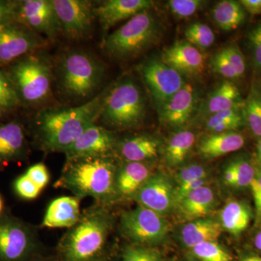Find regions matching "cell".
<instances>
[{
    "label": "cell",
    "instance_id": "obj_1",
    "mask_svg": "<svg viewBox=\"0 0 261 261\" xmlns=\"http://www.w3.org/2000/svg\"><path fill=\"white\" fill-rule=\"evenodd\" d=\"M105 93L106 91L77 107L43 112L38 121L42 147L49 152H65L99 119Z\"/></svg>",
    "mask_w": 261,
    "mask_h": 261
},
{
    "label": "cell",
    "instance_id": "obj_2",
    "mask_svg": "<svg viewBox=\"0 0 261 261\" xmlns=\"http://www.w3.org/2000/svg\"><path fill=\"white\" fill-rule=\"evenodd\" d=\"M117 173L116 163L109 155L67 160L56 187L70 190L80 199L91 197L107 203L118 195Z\"/></svg>",
    "mask_w": 261,
    "mask_h": 261
},
{
    "label": "cell",
    "instance_id": "obj_3",
    "mask_svg": "<svg viewBox=\"0 0 261 261\" xmlns=\"http://www.w3.org/2000/svg\"><path fill=\"white\" fill-rule=\"evenodd\" d=\"M105 75L106 67L102 62L88 51H67L58 62V87L70 100L92 97L102 85Z\"/></svg>",
    "mask_w": 261,
    "mask_h": 261
},
{
    "label": "cell",
    "instance_id": "obj_4",
    "mask_svg": "<svg viewBox=\"0 0 261 261\" xmlns=\"http://www.w3.org/2000/svg\"><path fill=\"white\" fill-rule=\"evenodd\" d=\"M112 226L111 216L95 207L82 216L60 245L62 261H92L102 251Z\"/></svg>",
    "mask_w": 261,
    "mask_h": 261
},
{
    "label": "cell",
    "instance_id": "obj_5",
    "mask_svg": "<svg viewBox=\"0 0 261 261\" xmlns=\"http://www.w3.org/2000/svg\"><path fill=\"white\" fill-rule=\"evenodd\" d=\"M161 27L151 9L141 12L108 35L102 43L104 51L118 60L135 58L156 44Z\"/></svg>",
    "mask_w": 261,
    "mask_h": 261
},
{
    "label": "cell",
    "instance_id": "obj_6",
    "mask_svg": "<svg viewBox=\"0 0 261 261\" xmlns=\"http://www.w3.org/2000/svg\"><path fill=\"white\" fill-rule=\"evenodd\" d=\"M146 111L143 92L135 81L127 78L106 91L99 118L114 128H133L143 121Z\"/></svg>",
    "mask_w": 261,
    "mask_h": 261
},
{
    "label": "cell",
    "instance_id": "obj_7",
    "mask_svg": "<svg viewBox=\"0 0 261 261\" xmlns=\"http://www.w3.org/2000/svg\"><path fill=\"white\" fill-rule=\"evenodd\" d=\"M8 75L20 100L27 104H41L50 95L53 65L42 55L33 53L15 61L10 67Z\"/></svg>",
    "mask_w": 261,
    "mask_h": 261
},
{
    "label": "cell",
    "instance_id": "obj_8",
    "mask_svg": "<svg viewBox=\"0 0 261 261\" xmlns=\"http://www.w3.org/2000/svg\"><path fill=\"white\" fill-rule=\"evenodd\" d=\"M121 226L123 234L135 245L145 246L162 241L168 231L162 215L140 205L122 215Z\"/></svg>",
    "mask_w": 261,
    "mask_h": 261
},
{
    "label": "cell",
    "instance_id": "obj_9",
    "mask_svg": "<svg viewBox=\"0 0 261 261\" xmlns=\"http://www.w3.org/2000/svg\"><path fill=\"white\" fill-rule=\"evenodd\" d=\"M47 40L32 29L14 22L0 31V65L14 63L47 45Z\"/></svg>",
    "mask_w": 261,
    "mask_h": 261
},
{
    "label": "cell",
    "instance_id": "obj_10",
    "mask_svg": "<svg viewBox=\"0 0 261 261\" xmlns=\"http://www.w3.org/2000/svg\"><path fill=\"white\" fill-rule=\"evenodd\" d=\"M62 32L70 40L87 39L95 16L94 3L87 0H53Z\"/></svg>",
    "mask_w": 261,
    "mask_h": 261
},
{
    "label": "cell",
    "instance_id": "obj_11",
    "mask_svg": "<svg viewBox=\"0 0 261 261\" xmlns=\"http://www.w3.org/2000/svg\"><path fill=\"white\" fill-rule=\"evenodd\" d=\"M140 72L159 108L185 84L182 75L161 60H148L141 65Z\"/></svg>",
    "mask_w": 261,
    "mask_h": 261
},
{
    "label": "cell",
    "instance_id": "obj_12",
    "mask_svg": "<svg viewBox=\"0 0 261 261\" xmlns=\"http://www.w3.org/2000/svg\"><path fill=\"white\" fill-rule=\"evenodd\" d=\"M15 22L49 39L62 32L53 0L17 2Z\"/></svg>",
    "mask_w": 261,
    "mask_h": 261
},
{
    "label": "cell",
    "instance_id": "obj_13",
    "mask_svg": "<svg viewBox=\"0 0 261 261\" xmlns=\"http://www.w3.org/2000/svg\"><path fill=\"white\" fill-rule=\"evenodd\" d=\"M33 247L34 237L27 226L12 220L0 222V260H22Z\"/></svg>",
    "mask_w": 261,
    "mask_h": 261
},
{
    "label": "cell",
    "instance_id": "obj_14",
    "mask_svg": "<svg viewBox=\"0 0 261 261\" xmlns=\"http://www.w3.org/2000/svg\"><path fill=\"white\" fill-rule=\"evenodd\" d=\"M134 198L140 206L163 216L171 211L175 203L174 190L166 176L154 174L141 187Z\"/></svg>",
    "mask_w": 261,
    "mask_h": 261
},
{
    "label": "cell",
    "instance_id": "obj_15",
    "mask_svg": "<svg viewBox=\"0 0 261 261\" xmlns=\"http://www.w3.org/2000/svg\"><path fill=\"white\" fill-rule=\"evenodd\" d=\"M114 145L112 134L94 123L82 134L65 153L67 160L106 156L112 150Z\"/></svg>",
    "mask_w": 261,
    "mask_h": 261
},
{
    "label": "cell",
    "instance_id": "obj_16",
    "mask_svg": "<svg viewBox=\"0 0 261 261\" xmlns=\"http://www.w3.org/2000/svg\"><path fill=\"white\" fill-rule=\"evenodd\" d=\"M197 108L196 89L185 84L178 92L159 109L160 118L164 124L181 127L188 123Z\"/></svg>",
    "mask_w": 261,
    "mask_h": 261
},
{
    "label": "cell",
    "instance_id": "obj_17",
    "mask_svg": "<svg viewBox=\"0 0 261 261\" xmlns=\"http://www.w3.org/2000/svg\"><path fill=\"white\" fill-rule=\"evenodd\" d=\"M154 4L151 0H107L94 5V16L103 31H107L122 20L151 9Z\"/></svg>",
    "mask_w": 261,
    "mask_h": 261
},
{
    "label": "cell",
    "instance_id": "obj_18",
    "mask_svg": "<svg viewBox=\"0 0 261 261\" xmlns=\"http://www.w3.org/2000/svg\"><path fill=\"white\" fill-rule=\"evenodd\" d=\"M161 61L180 74L195 76L203 73L205 57L198 48L185 41L173 44L163 53Z\"/></svg>",
    "mask_w": 261,
    "mask_h": 261
},
{
    "label": "cell",
    "instance_id": "obj_19",
    "mask_svg": "<svg viewBox=\"0 0 261 261\" xmlns=\"http://www.w3.org/2000/svg\"><path fill=\"white\" fill-rule=\"evenodd\" d=\"M243 105L244 99L236 84L231 81L225 80L206 98L198 113L206 119L217 113L242 108Z\"/></svg>",
    "mask_w": 261,
    "mask_h": 261
},
{
    "label": "cell",
    "instance_id": "obj_20",
    "mask_svg": "<svg viewBox=\"0 0 261 261\" xmlns=\"http://www.w3.org/2000/svg\"><path fill=\"white\" fill-rule=\"evenodd\" d=\"M82 217L80 199L77 197H58L48 206L42 221L47 228H72Z\"/></svg>",
    "mask_w": 261,
    "mask_h": 261
},
{
    "label": "cell",
    "instance_id": "obj_21",
    "mask_svg": "<svg viewBox=\"0 0 261 261\" xmlns=\"http://www.w3.org/2000/svg\"><path fill=\"white\" fill-rule=\"evenodd\" d=\"M215 202L214 192L205 185L184 196L175 204L181 217L192 221L205 218L214 208Z\"/></svg>",
    "mask_w": 261,
    "mask_h": 261
},
{
    "label": "cell",
    "instance_id": "obj_22",
    "mask_svg": "<svg viewBox=\"0 0 261 261\" xmlns=\"http://www.w3.org/2000/svg\"><path fill=\"white\" fill-rule=\"evenodd\" d=\"M151 176L150 167L147 163L126 162L118 169L117 194L124 197H135Z\"/></svg>",
    "mask_w": 261,
    "mask_h": 261
},
{
    "label": "cell",
    "instance_id": "obj_23",
    "mask_svg": "<svg viewBox=\"0 0 261 261\" xmlns=\"http://www.w3.org/2000/svg\"><path fill=\"white\" fill-rule=\"evenodd\" d=\"M245 144V137L236 130L211 134L199 144V152L206 159H216L238 151Z\"/></svg>",
    "mask_w": 261,
    "mask_h": 261
},
{
    "label": "cell",
    "instance_id": "obj_24",
    "mask_svg": "<svg viewBox=\"0 0 261 261\" xmlns=\"http://www.w3.org/2000/svg\"><path fill=\"white\" fill-rule=\"evenodd\" d=\"M222 228L218 221L205 218L189 221L182 228L181 241L190 249L205 242H216L222 233Z\"/></svg>",
    "mask_w": 261,
    "mask_h": 261
},
{
    "label": "cell",
    "instance_id": "obj_25",
    "mask_svg": "<svg viewBox=\"0 0 261 261\" xmlns=\"http://www.w3.org/2000/svg\"><path fill=\"white\" fill-rule=\"evenodd\" d=\"M159 147V142L152 137L136 136L121 142L119 152L127 162H146L157 157Z\"/></svg>",
    "mask_w": 261,
    "mask_h": 261
},
{
    "label": "cell",
    "instance_id": "obj_26",
    "mask_svg": "<svg viewBox=\"0 0 261 261\" xmlns=\"http://www.w3.org/2000/svg\"><path fill=\"white\" fill-rule=\"evenodd\" d=\"M24 146L25 135L20 124L10 122L0 125V161H10L18 157Z\"/></svg>",
    "mask_w": 261,
    "mask_h": 261
},
{
    "label": "cell",
    "instance_id": "obj_27",
    "mask_svg": "<svg viewBox=\"0 0 261 261\" xmlns=\"http://www.w3.org/2000/svg\"><path fill=\"white\" fill-rule=\"evenodd\" d=\"M251 212L248 206L240 201L231 200L221 211V226L233 235L243 232L250 224Z\"/></svg>",
    "mask_w": 261,
    "mask_h": 261
},
{
    "label": "cell",
    "instance_id": "obj_28",
    "mask_svg": "<svg viewBox=\"0 0 261 261\" xmlns=\"http://www.w3.org/2000/svg\"><path fill=\"white\" fill-rule=\"evenodd\" d=\"M212 16L220 29L229 32L238 29L243 23L246 13L240 2L224 0L213 8Z\"/></svg>",
    "mask_w": 261,
    "mask_h": 261
},
{
    "label": "cell",
    "instance_id": "obj_29",
    "mask_svg": "<svg viewBox=\"0 0 261 261\" xmlns=\"http://www.w3.org/2000/svg\"><path fill=\"white\" fill-rule=\"evenodd\" d=\"M195 142V135L190 130H181L171 137L166 147L165 156L168 164L177 166L184 162Z\"/></svg>",
    "mask_w": 261,
    "mask_h": 261
},
{
    "label": "cell",
    "instance_id": "obj_30",
    "mask_svg": "<svg viewBox=\"0 0 261 261\" xmlns=\"http://www.w3.org/2000/svg\"><path fill=\"white\" fill-rule=\"evenodd\" d=\"M244 121L254 136L261 138V87L253 84L243 107Z\"/></svg>",
    "mask_w": 261,
    "mask_h": 261
},
{
    "label": "cell",
    "instance_id": "obj_31",
    "mask_svg": "<svg viewBox=\"0 0 261 261\" xmlns=\"http://www.w3.org/2000/svg\"><path fill=\"white\" fill-rule=\"evenodd\" d=\"M243 108L228 110L212 115L205 120V127L212 134L236 130L243 124Z\"/></svg>",
    "mask_w": 261,
    "mask_h": 261
},
{
    "label": "cell",
    "instance_id": "obj_32",
    "mask_svg": "<svg viewBox=\"0 0 261 261\" xmlns=\"http://www.w3.org/2000/svg\"><path fill=\"white\" fill-rule=\"evenodd\" d=\"M185 37L187 42L200 50L211 47L216 39L214 31L203 23H195L189 25L185 30Z\"/></svg>",
    "mask_w": 261,
    "mask_h": 261
},
{
    "label": "cell",
    "instance_id": "obj_33",
    "mask_svg": "<svg viewBox=\"0 0 261 261\" xmlns=\"http://www.w3.org/2000/svg\"><path fill=\"white\" fill-rule=\"evenodd\" d=\"M192 253L200 261H232V257L217 242H205L192 248Z\"/></svg>",
    "mask_w": 261,
    "mask_h": 261
},
{
    "label": "cell",
    "instance_id": "obj_34",
    "mask_svg": "<svg viewBox=\"0 0 261 261\" xmlns=\"http://www.w3.org/2000/svg\"><path fill=\"white\" fill-rule=\"evenodd\" d=\"M20 97L8 75L0 70V108L4 111L12 110L20 105Z\"/></svg>",
    "mask_w": 261,
    "mask_h": 261
},
{
    "label": "cell",
    "instance_id": "obj_35",
    "mask_svg": "<svg viewBox=\"0 0 261 261\" xmlns=\"http://www.w3.org/2000/svg\"><path fill=\"white\" fill-rule=\"evenodd\" d=\"M206 2L202 0H170V11L178 19L190 18L203 8Z\"/></svg>",
    "mask_w": 261,
    "mask_h": 261
},
{
    "label": "cell",
    "instance_id": "obj_36",
    "mask_svg": "<svg viewBox=\"0 0 261 261\" xmlns=\"http://www.w3.org/2000/svg\"><path fill=\"white\" fill-rule=\"evenodd\" d=\"M123 261H161V255L155 249L134 245L125 249Z\"/></svg>",
    "mask_w": 261,
    "mask_h": 261
},
{
    "label": "cell",
    "instance_id": "obj_37",
    "mask_svg": "<svg viewBox=\"0 0 261 261\" xmlns=\"http://www.w3.org/2000/svg\"><path fill=\"white\" fill-rule=\"evenodd\" d=\"M236 171V179L232 186L236 187H245L250 186L252 180L256 173V169L248 161L240 160L233 162Z\"/></svg>",
    "mask_w": 261,
    "mask_h": 261
},
{
    "label": "cell",
    "instance_id": "obj_38",
    "mask_svg": "<svg viewBox=\"0 0 261 261\" xmlns=\"http://www.w3.org/2000/svg\"><path fill=\"white\" fill-rule=\"evenodd\" d=\"M254 68L261 71V22L249 32L247 36Z\"/></svg>",
    "mask_w": 261,
    "mask_h": 261
},
{
    "label": "cell",
    "instance_id": "obj_39",
    "mask_svg": "<svg viewBox=\"0 0 261 261\" xmlns=\"http://www.w3.org/2000/svg\"><path fill=\"white\" fill-rule=\"evenodd\" d=\"M212 67L216 73L224 77L226 80L233 81L238 80V75L230 64L227 57L225 55L224 50L221 49L213 57Z\"/></svg>",
    "mask_w": 261,
    "mask_h": 261
},
{
    "label": "cell",
    "instance_id": "obj_40",
    "mask_svg": "<svg viewBox=\"0 0 261 261\" xmlns=\"http://www.w3.org/2000/svg\"><path fill=\"white\" fill-rule=\"evenodd\" d=\"M222 49L238 75V80L242 78L246 72L247 66L245 57L240 48L234 44H231Z\"/></svg>",
    "mask_w": 261,
    "mask_h": 261
},
{
    "label": "cell",
    "instance_id": "obj_41",
    "mask_svg": "<svg viewBox=\"0 0 261 261\" xmlns=\"http://www.w3.org/2000/svg\"><path fill=\"white\" fill-rule=\"evenodd\" d=\"M176 177L178 185H181L195 180L205 179L207 171L201 165L190 164L181 168L176 173Z\"/></svg>",
    "mask_w": 261,
    "mask_h": 261
},
{
    "label": "cell",
    "instance_id": "obj_42",
    "mask_svg": "<svg viewBox=\"0 0 261 261\" xmlns=\"http://www.w3.org/2000/svg\"><path fill=\"white\" fill-rule=\"evenodd\" d=\"M15 189L20 197L29 200L37 198L42 191L25 174L17 178Z\"/></svg>",
    "mask_w": 261,
    "mask_h": 261
},
{
    "label": "cell",
    "instance_id": "obj_43",
    "mask_svg": "<svg viewBox=\"0 0 261 261\" xmlns=\"http://www.w3.org/2000/svg\"><path fill=\"white\" fill-rule=\"evenodd\" d=\"M41 190L45 188L49 181V173L47 166L42 163L33 165L25 173Z\"/></svg>",
    "mask_w": 261,
    "mask_h": 261
},
{
    "label": "cell",
    "instance_id": "obj_44",
    "mask_svg": "<svg viewBox=\"0 0 261 261\" xmlns=\"http://www.w3.org/2000/svg\"><path fill=\"white\" fill-rule=\"evenodd\" d=\"M17 2L0 1V31L15 22Z\"/></svg>",
    "mask_w": 261,
    "mask_h": 261
},
{
    "label": "cell",
    "instance_id": "obj_45",
    "mask_svg": "<svg viewBox=\"0 0 261 261\" xmlns=\"http://www.w3.org/2000/svg\"><path fill=\"white\" fill-rule=\"evenodd\" d=\"M250 187L255 202L257 220L261 222V171L256 170L255 178Z\"/></svg>",
    "mask_w": 261,
    "mask_h": 261
},
{
    "label": "cell",
    "instance_id": "obj_46",
    "mask_svg": "<svg viewBox=\"0 0 261 261\" xmlns=\"http://www.w3.org/2000/svg\"><path fill=\"white\" fill-rule=\"evenodd\" d=\"M244 9L252 15L261 14V0H241Z\"/></svg>",
    "mask_w": 261,
    "mask_h": 261
},
{
    "label": "cell",
    "instance_id": "obj_47",
    "mask_svg": "<svg viewBox=\"0 0 261 261\" xmlns=\"http://www.w3.org/2000/svg\"><path fill=\"white\" fill-rule=\"evenodd\" d=\"M237 173L235 171L233 163L228 165V167L225 169L224 173V180L225 184L230 186H232L233 182L236 179Z\"/></svg>",
    "mask_w": 261,
    "mask_h": 261
},
{
    "label": "cell",
    "instance_id": "obj_48",
    "mask_svg": "<svg viewBox=\"0 0 261 261\" xmlns=\"http://www.w3.org/2000/svg\"><path fill=\"white\" fill-rule=\"evenodd\" d=\"M254 243H255V247L261 251V231L255 236Z\"/></svg>",
    "mask_w": 261,
    "mask_h": 261
},
{
    "label": "cell",
    "instance_id": "obj_49",
    "mask_svg": "<svg viewBox=\"0 0 261 261\" xmlns=\"http://www.w3.org/2000/svg\"><path fill=\"white\" fill-rule=\"evenodd\" d=\"M257 157L259 161L261 163V138L259 139L258 143H257Z\"/></svg>",
    "mask_w": 261,
    "mask_h": 261
},
{
    "label": "cell",
    "instance_id": "obj_50",
    "mask_svg": "<svg viewBox=\"0 0 261 261\" xmlns=\"http://www.w3.org/2000/svg\"><path fill=\"white\" fill-rule=\"evenodd\" d=\"M243 261H261V258L257 256H250L246 257Z\"/></svg>",
    "mask_w": 261,
    "mask_h": 261
},
{
    "label": "cell",
    "instance_id": "obj_51",
    "mask_svg": "<svg viewBox=\"0 0 261 261\" xmlns=\"http://www.w3.org/2000/svg\"><path fill=\"white\" fill-rule=\"evenodd\" d=\"M3 199H2L1 196H0V214H1L2 211H3Z\"/></svg>",
    "mask_w": 261,
    "mask_h": 261
},
{
    "label": "cell",
    "instance_id": "obj_52",
    "mask_svg": "<svg viewBox=\"0 0 261 261\" xmlns=\"http://www.w3.org/2000/svg\"><path fill=\"white\" fill-rule=\"evenodd\" d=\"M4 110L2 109L1 108H0V118H1L2 116H3V113H4Z\"/></svg>",
    "mask_w": 261,
    "mask_h": 261
},
{
    "label": "cell",
    "instance_id": "obj_53",
    "mask_svg": "<svg viewBox=\"0 0 261 261\" xmlns=\"http://www.w3.org/2000/svg\"><path fill=\"white\" fill-rule=\"evenodd\" d=\"M92 261H105L104 260H102V259H99V257L98 258L95 259V260H92Z\"/></svg>",
    "mask_w": 261,
    "mask_h": 261
}]
</instances>
